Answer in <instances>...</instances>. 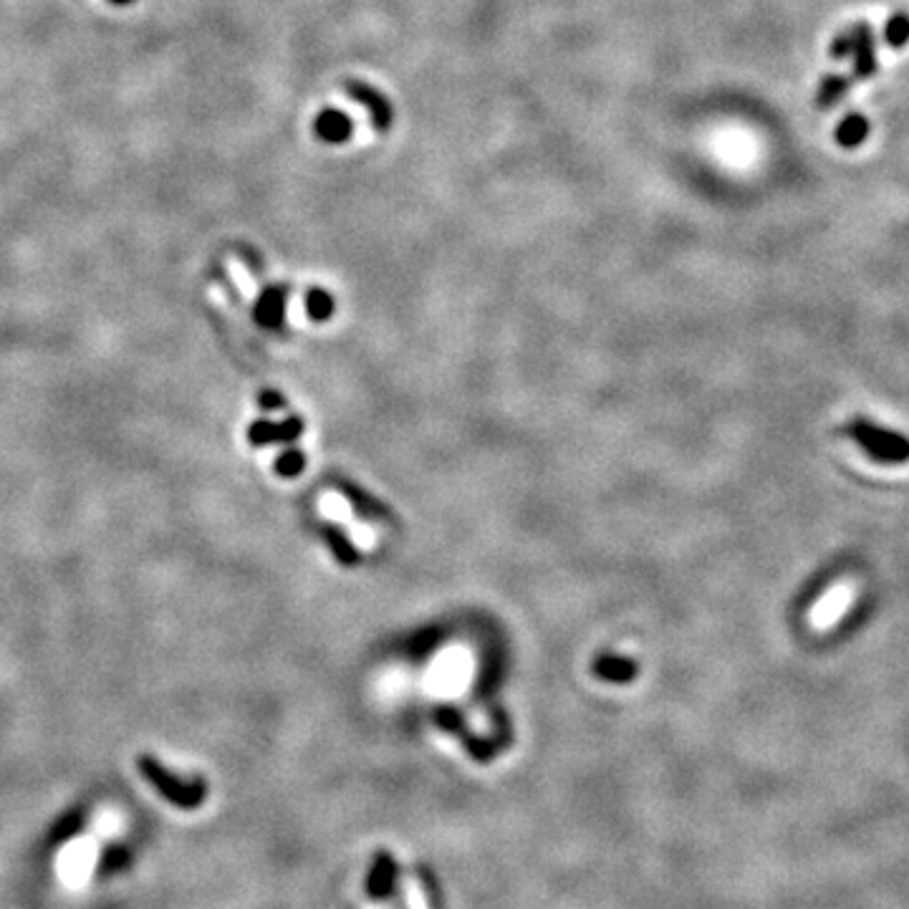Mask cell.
<instances>
[{"mask_svg": "<svg viewBox=\"0 0 909 909\" xmlns=\"http://www.w3.org/2000/svg\"><path fill=\"white\" fill-rule=\"evenodd\" d=\"M862 594V584L854 576H841L834 584L821 591L819 599L808 609V627L816 634H829L839 627L841 619L854 609L856 599Z\"/></svg>", "mask_w": 909, "mask_h": 909, "instance_id": "cell-1", "label": "cell"}, {"mask_svg": "<svg viewBox=\"0 0 909 909\" xmlns=\"http://www.w3.org/2000/svg\"><path fill=\"white\" fill-rule=\"evenodd\" d=\"M137 768L139 773L157 788V793H162V796H165L167 801L175 803V806L192 808L205 798V786H202V783L197 781L187 783L182 781V778L172 776L162 763H157L155 758H149V755L137 758Z\"/></svg>", "mask_w": 909, "mask_h": 909, "instance_id": "cell-2", "label": "cell"}, {"mask_svg": "<svg viewBox=\"0 0 909 909\" xmlns=\"http://www.w3.org/2000/svg\"><path fill=\"white\" fill-rule=\"evenodd\" d=\"M346 89H349V94L354 96V99H357L359 104H364V107H367L369 112H372L374 127H377V129H387L389 127V122H392V112H389L387 99H382V96H379L377 91L369 89V86H364V84H359V81H349V84H346Z\"/></svg>", "mask_w": 909, "mask_h": 909, "instance_id": "cell-3", "label": "cell"}, {"mask_svg": "<svg viewBox=\"0 0 909 909\" xmlns=\"http://www.w3.org/2000/svg\"><path fill=\"white\" fill-rule=\"evenodd\" d=\"M298 435V422H288V425H271V422H256L250 427L248 437L253 445H266L271 440H291Z\"/></svg>", "mask_w": 909, "mask_h": 909, "instance_id": "cell-4", "label": "cell"}, {"mask_svg": "<svg viewBox=\"0 0 909 909\" xmlns=\"http://www.w3.org/2000/svg\"><path fill=\"white\" fill-rule=\"evenodd\" d=\"M854 51H856V74L869 76L874 74V46H872V33L867 28H859L854 33Z\"/></svg>", "mask_w": 909, "mask_h": 909, "instance_id": "cell-5", "label": "cell"}, {"mask_svg": "<svg viewBox=\"0 0 909 909\" xmlns=\"http://www.w3.org/2000/svg\"><path fill=\"white\" fill-rule=\"evenodd\" d=\"M867 134H869V124L862 114H851V117H846L844 122L839 124V129H836V139H839L844 147H856V144H862Z\"/></svg>", "mask_w": 909, "mask_h": 909, "instance_id": "cell-6", "label": "cell"}, {"mask_svg": "<svg viewBox=\"0 0 909 909\" xmlns=\"http://www.w3.org/2000/svg\"><path fill=\"white\" fill-rule=\"evenodd\" d=\"M316 132L324 139H329V142H341L349 134V119L341 117L339 112H326L316 122Z\"/></svg>", "mask_w": 909, "mask_h": 909, "instance_id": "cell-7", "label": "cell"}, {"mask_svg": "<svg viewBox=\"0 0 909 909\" xmlns=\"http://www.w3.org/2000/svg\"><path fill=\"white\" fill-rule=\"evenodd\" d=\"M909 41V18L894 16L887 26V43L892 46H904Z\"/></svg>", "mask_w": 909, "mask_h": 909, "instance_id": "cell-8", "label": "cell"}, {"mask_svg": "<svg viewBox=\"0 0 909 909\" xmlns=\"http://www.w3.org/2000/svg\"><path fill=\"white\" fill-rule=\"evenodd\" d=\"M278 314H281V301H278L276 293H266L261 306H258V319H261L263 324H276Z\"/></svg>", "mask_w": 909, "mask_h": 909, "instance_id": "cell-9", "label": "cell"}, {"mask_svg": "<svg viewBox=\"0 0 909 909\" xmlns=\"http://www.w3.org/2000/svg\"><path fill=\"white\" fill-rule=\"evenodd\" d=\"M309 311H311V316H316V319H324V316H329V311H331V298L326 296V293L314 291L309 296Z\"/></svg>", "mask_w": 909, "mask_h": 909, "instance_id": "cell-10", "label": "cell"}, {"mask_svg": "<svg viewBox=\"0 0 909 909\" xmlns=\"http://www.w3.org/2000/svg\"><path fill=\"white\" fill-rule=\"evenodd\" d=\"M301 468H303V458L298 455V452H286V455L278 460V473L281 475H296Z\"/></svg>", "mask_w": 909, "mask_h": 909, "instance_id": "cell-11", "label": "cell"}, {"mask_svg": "<svg viewBox=\"0 0 909 909\" xmlns=\"http://www.w3.org/2000/svg\"><path fill=\"white\" fill-rule=\"evenodd\" d=\"M844 89H846V81H844V79H831V81H826V84H824V91H821V101H824V104H834V99H836V96H839Z\"/></svg>", "mask_w": 909, "mask_h": 909, "instance_id": "cell-12", "label": "cell"}, {"mask_svg": "<svg viewBox=\"0 0 909 909\" xmlns=\"http://www.w3.org/2000/svg\"><path fill=\"white\" fill-rule=\"evenodd\" d=\"M854 33H849V36H844V38H839V43H836L834 46V51H831V54L836 56V59H841V56H846V54H851V51H854Z\"/></svg>", "mask_w": 909, "mask_h": 909, "instance_id": "cell-13", "label": "cell"}, {"mask_svg": "<svg viewBox=\"0 0 909 909\" xmlns=\"http://www.w3.org/2000/svg\"><path fill=\"white\" fill-rule=\"evenodd\" d=\"M261 402H263V407H268V410H276L278 404H281V397H276V394H271V392H266L261 397Z\"/></svg>", "mask_w": 909, "mask_h": 909, "instance_id": "cell-14", "label": "cell"}, {"mask_svg": "<svg viewBox=\"0 0 909 909\" xmlns=\"http://www.w3.org/2000/svg\"><path fill=\"white\" fill-rule=\"evenodd\" d=\"M109 3H112V6H132L137 0H109Z\"/></svg>", "mask_w": 909, "mask_h": 909, "instance_id": "cell-15", "label": "cell"}]
</instances>
